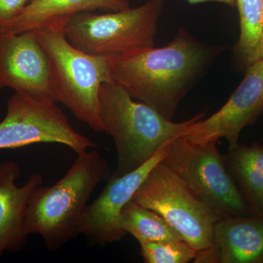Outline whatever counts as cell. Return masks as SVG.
<instances>
[{
    "instance_id": "6da1fadb",
    "label": "cell",
    "mask_w": 263,
    "mask_h": 263,
    "mask_svg": "<svg viewBox=\"0 0 263 263\" xmlns=\"http://www.w3.org/2000/svg\"><path fill=\"white\" fill-rule=\"evenodd\" d=\"M226 49L180 29L163 47L108 56L110 81L173 121L180 102Z\"/></svg>"
},
{
    "instance_id": "7a4b0ae2",
    "label": "cell",
    "mask_w": 263,
    "mask_h": 263,
    "mask_svg": "<svg viewBox=\"0 0 263 263\" xmlns=\"http://www.w3.org/2000/svg\"><path fill=\"white\" fill-rule=\"evenodd\" d=\"M110 176L108 162L98 151L78 155L61 179L33 192L26 213V233L41 235L52 252L61 249L80 235L91 194Z\"/></svg>"
},
{
    "instance_id": "3957f363",
    "label": "cell",
    "mask_w": 263,
    "mask_h": 263,
    "mask_svg": "<svg viewBox=\"0 0 263 263\" xmlns=\"http://www.w3.org/2000/svg\"><path fill=\"white\" fill-rule=\"evenodd\" d=\"M100 115L103 132L115 143L117 167L112 176L120 177L151 160L169 142L184 136L205 112L182 122L164 118L147 104L138 103L120 85L103 83L100 89Z\"/></svg>"
},
{
    "instance_id": "277c9868",
    "label": "cell",
    "mask_w": 263,
    "mask_h": 263,
    "mask_svg": "<svg viewBox=\"0 0 263 263\" xmlns=\"http://www.w3.org/2000/svg\"><path fill=\"white\" fill-rule=\"evenodd\" d=\"M63 26L32 30L49 59L51 98L93 130L103 132L99 95L101 85L110 81L108 56L87 54L74 47Z\"/></svg>"
},
{
    "instance_id": "5b68a950",
    "label": "cell",
    "mask_w": 263,
    "mask_h": 263,
    "mask_svg": "<svg viewBox=\"0 0 263 263\" xmlns=\"http://www.w3.org/2000/svg\"><path fill=\"white\" fill-rule=\"evenodd\" d=\"M137 203L158 213L196 250L195 263H215L214 230L220 216L172 170L159 162L135 193Z\"/></svg>"
},
{
    "instance_id": "8992f818",
    "label": "cell",
    "mask_w": 263,
    "mask_h": 263,
    "mask_svg": "<svg viewBox=\"0 0 263 263\" xmlns=\"http://www.w3.org/2000/svg\"><path fill=\"white\" fill-rule=\"evenodd\" d=\"M163 0H148L135 8L93 14L79 13L63 26L69 42L95 56L122 55L155 47Z\"/></svg>"
},
{
    "instance_id": "52a82bcc",
    "label": "cell",
    "mask_w": 263,
    "mask_h": 263,
    "mask_svg": "<svg viewBox=\"0 0 263 263\" xmlns=\"http://www.w3.org/2000/svg\"><path fill=\"white\" fill-rule=\"evenodd\" d=\"M161 162L221 218L254 214L228 172L217 142L198 144L179 137L170 142Z\"/></svg>"
},
{
    "instance_id": "ba28073f",
    "label": "cell",
    "mask_w": 263,
    "mask_h": 263,
    "mask_svg": "<svg viewBox=\"0 0 263 263\" xmlns=\"http://www.w3.org/2000/svg\"><path fill=\"white\" fill-rule=\"evenodd\" d=\"M37 143H57L78 155L97 145L76 131L51 98H35L15 91L0 122V150Z\"/></svg>"
},
{
    "instance_id": "9c48e42d",
    "label": "cell",
    "mask_w": 263,
    "mask_h": 263,
    "mask_svg": "<svg viewBox=\"0 0 263 263\" xmlns=\"http://www.w3.org/2000/svg\"><path fill=\"white\" fill-rule=\"evenodd\" d=\"M228 102L208 119L193 124L185 133L192 143L218 142L224 138L229 147L238 144L245 127L254 125L263 114V60L251 65Z\"/></svg>"
},
{
    "instance_id": "30bf717a",
    "label": "cell",
    "mask_w": 263,
    "mask_h": 263,
    "mask_svg": "<svg viewBox=\"0 0 263 263\" xmlns=\"http://www.w3.org/2000/svg\"><path fill=\"white\" fill-rule=\"evenodd\" d=\"M168 143L133 172L120 177L110 175L98 198L88 205L81 220L80 235H84L91 245L113 243L124 238L126 233L120 223L123 209L133 199L152 169L163 160Z\"/></svg>"
},
{
    "instance_id": "8fae6325",
    "label": "cell",
    "mask_w": 263,
    "mask_h": 263,
    "mask_svg": "<svg viewBox=\"0 0 263 263\" xmlns=\"http://www.w3.org/2000/svg\"><path fill=\"white\" fill-rule=\"evenodd\" d=\"M7 87L33 98L52 99L49 59L34 31L0 30V89Z\"/></svg>"
},
{
    "instance_id": "7c38bea8",
    "label": "cell",
    "mask_w": 263,
    "mask_h": 263,
    "mask_svg": "<svg viewBox=\"0 0 263 263\" xmlns=\"http://www.w3.org/2000/svg\"><path fill=\"white\" fill-rule=\"evenodd\" d=\"M20 167L14 161L0 162V257L4 252L24 248L28 234L25 217L31 195L43 185L42 175L33 174L23 186H18Z\"/></svg>"
},
{
    "instance_id": "4fadbf2b",
    "label": "cell",
    "mask_w": 263,
    "mask_h": 263,
    "mask_svg": "<svg viewBox=\"0 0 263 263\" xmlns=\"http://www.w3.org/2000/svg\"><path fill=\"white\" fill-rule=\"evenodd\" d=\"M214 250L215 263H263V214L221 218Z\"/></svg>"
},
{
    "instance_id": "5bb4252c",
    "label": "cell",
    "mask_w": 263,
    "mask_h": 263,
    "mask_svg": "<svg viewBox=\"0 0 263 263\" xmlns=\"http://www.w3.org/2000/svg\"><path fill=\"white\" fill-rule=\"evenodd\" d=\"M129 5L128 0H32L18 17L0 25V30L19 34L53 24H65L79 13L120 11L130 8Z\"/></svg>"
},
{
    "instance_id": "9a60e30c",
    "label": "cell",
    "mask_w": 263,
    "mask_h": 263,
    "mask_svg": "<svg viewBox=\"0 0 263 263\" xmlns=\"http://www.w3.org/2000/svg\"><path fill=\"white\" fill-rule=\"evenodd\" d=\"M227 169L253 214H263V145L228 147Z\"/></svg>"
},
{
    "instance_id": "2e32d148",
    "label": "cell",
    "mask_w": 263,
    "mask_h": 263,
    "mask_svg": "<svg viewBox=\"0 0 263 263\" xmlns=\"http://www.w3.org/2000/svg\"><path fill=\"white\" fill-rule=\"evenodd\" d=\"M240 16V37L235 61L247 70L263 60V0H235Z\"/></svg>"
},
{
    "instance_id": "e0dca14e",
    "label": "cell",
    "mask_w": 263,
    "mask_h": 263,
    "mask_svg": "<svg viewBox=\"0 0 263 263\" xmlns=\"http://www.w3.org/2000/svg\"><path fill=\"white\" fill-rule=\"evenodd\" d=\"M120 223L126 234L133 235L140 245L183 240L160 214L142 206L133 199L123 209Z\"/></svg>"
},
{
    "instance_id": "ac0fdd59",
    "label": "cell",
    "mask_w": 263,
    "mask_h": 263,
    "mask_svg": "<svg viewBox=\"0 0 263 263\" xmlns=\"http://www.w3.org/2000/svg\"><path fill=\"white\" fill-rule=\"evenodd\" d=\"M140 245L142 257L146 263H188L197 257L196 250L183 240Z\"/></svg>"
},
{
    "instance_id": "d6986e66",
    "label": "cell",
    "mask_w": 263,
    "mask_h": 263,
    "mask_svg": "<svg viewBox=\"0 0 263 263\" xmlns=\"http://www.w3.org/2000/svg\"><path fill=\"white\" fill-rule=\"evenodd\" d=\"M28 3L29 0H0V25L18 17Z\"/></svg>"
},
{
    "instance_id": "ffe728a7",
    "label": "cell",
    "mask_w": 263,
    "mask_h": 263,
    "mask_svg": "<svg viewBox=\"0 0 263 263\" xmlns=\"http://www.w3.org/2000/svg\"><path fill=\"white\" fill-rule=\"evenodd\" d=\"M188 3L191 5L200 4V3H212V2H216V3H226L231 6L236 5L235 0H187Z\"/></svg>"
}]
</instances>
